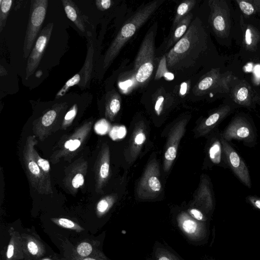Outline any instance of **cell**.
<instances>
[{"mask_svg": "<svg viewBox=\"0 0 260 260\" xmlns=\"http://www.w3.org/2000/svg\"><path fill=\"white\" fill-rule=\"evenodd\" d=\"M93 251L92 245L88 242L80 243L76 248L78 254L82 258L89 257Z\"/></svg>", "mask_w": 260, "mask_h": 260, "instance_id": "obj_39", "label": "cell"}, {"mask_svg": "<svg viewBox=\"0 0 260 260\" xmlns=\"http://www.w3.org/2000/svg\"><path fill=\"white\" fill-rule=\"evenodd\" d=\"M121 108V97L115 90L109 92L106 95L105 116L110 120H113Z\"/></svg>", "mask_w": 260, "mask_h": 260, "instance_id": "obj_28", "label": "cell"}, {"mask_svg": "<svg viewBox=\"0 0 260 260\" xmlns=\"http://www.w3.org/2000/svg\"><path fill=\"white\" fill-rule=\"evenodd\" d=\"M58 110L57 107L48 111L34 123V132L40 140L43 141L51 131L58 115Z\"/></svg>", "mask_w": 260, "mask_h": 260, "instance_id": "obj_17", "label": "cell"}, {"mask_svg": "<svg viewBox=\"0 0 260 260\" xmlns=\"http://www.w3.org/2000/svg\"><path fill=\"white\" fill-rule=\"evenodd\" d=\"M47 0L31 1L30 14L23 44V56H29L46 17Z\"/></svg>", "mask_w": 260, "mask_h": 260, "instance_id": "obj_5", "label": "cell"}, {"mask_svg": "<svg viewBox=\"0 0 260 260\" xmlns=\"http://www.w3.org/2000/svg\"><path fill=\"white\" fill-rule=\"evenodd\" d=\"M163 2V0H155L147 3L139 9L125 22L105 53L103 64L104 69L110 66L122 48Z\"/></svg>", "mask_w": 260, "mask_h": 260, "instance_id": "obj_2", "label": "cell"}, {"mask_svg": "<svg viewBox=\"0 0 260 260\" xmlns=\"http://www.w3.org/2000/svg\"><path fill=\"white\" fill-rule=\"evenodd\" d=\"M81 81V77L80 74H76L68 80L62 88L57 92L56 98L63 96L69 89L74 85H79Z\"/></svg>", "mask_w": 260, "mask_h": 260, "instance_id": "obj_37", "label": "cell"}, {"mask_svg": "<svg viewBox=\"0 0 260 260\" xmlns=\"http://www.w3.org/2000/svg\"><path fill=\"white\" fill-rule=\"evenodd\" d=\"M221 136L228 142L235 140L249 147H253L256 141L254 128L246 118L242 116L233 118L221 133Z\"/></svg>", "mask_w": 260, "mask_h": 260, "instance_id": "obj_6", "label": "cell"}, {"mask_svg": "<svg viewBox=\"0 0 260 260\" xmlns=\"http://www.w3.org/2000/svg\"><path fill=\"white\" fill-rule=\"evenodd\" d=\"M157 260H179L169 251H164L158 254Z\"/></svg>", "mask_w": 260, "mask_h": 260, "instance_id": "obj_46", "label": "cell"}, {"mask_svg": "<svg viewBox=\"0 0 260 260\" xmlns=\"http://www.w3.org/2000/svg\"><path fill=\"white\" fill-rule=\"evenodd\" d=\"M77 111L78 106L76 104H74L66 113L63 118L61 126L63 129H66L72 124L77 115Z\"/></svg>", "mask_w": 260, "mask_h": 260, "instance_id": "obj_38", "label": "cell"}, {"mask_svg": "<svg viewBox=\"0 0 260 260\" xmlns=\"http://www.w3.org/2000/svg\"><path fill=\"white\" fill-rule=\"evenodd\" d=\"M188 119H182L178 121L171 129L166 146L164 157L163 169L169 171L175 160L178 147L184 135Z\"/></svg>", "mask_w": 260, "mask_h": 260, "instance_id": "obj_12", "label": "cell"}, {"mask_svg": "<svg viewBox=\"0 0 260 260\" xmlns=\"http://www.w3.org/2000/svg\"><path fill=\"white\" fill-rule=\"evenodd\" d=\"M40 73H42V72H41V71H39L37 72V73L36 74V75H37L38 74H39V77H40V76H41V75H42V74H40Z\"/></svg>", "mask_w": 260, "mask_h": 260, "instance_id": "obj_49", "label": "cell"}, {"mask_svg": "<svg viewBox=\"0 0 260 260\" xmlns=\"http://www.w3.org/2000/svg\"><path fill=\"white\" fill-rule=\"evenodd\" d=\"M33 153L36 161L41 170L42 173L45 177L48 183L51 186L50 179V166L48 160L41 157L36 150L34 149Z\"/></svg>", "mask_w": 260, "mask_h": 260, "instance_id": "obj_33", "label": "cell"}, {"mask_svg": "<svg viewBox=\"0 0 260 260\" xmlns=\"http://www.w3.org/2000/svg\"><path fill=\"white\" fill-rule=\"evenodd\" d=\"M221 140L228 167L243 184L250 189L252 183L249 169L246 164L228 142L222 137Z\"/></svg>", "mask_w": 260, "mask_h": 260, "instance_id": "obj_10", "label": "cell"}, {"mask_svg": "<svg viewBox=\"0 0 260 260\" xmlns=\"http://www.w3.org/2000/svg\"><path fill=\"white\" fill-rule=\"evenodd\" d=\"M109 127V123L104 119H101L97 122L94 126L96 132L101 135L106 134L107 132Z\"/></svg>", "mask_w": 260, "mask_h": 260, "instance_id": "obj_41", "label": "cell"}, {"mask_svg": "<svg viewBox=\"0 0 260 260\" xmlns=\"http://www.w3.org/2000/svg\"><path fill=\"white\" fill-rule=\"evenodd\" d=\"M112 1L111 0H96L95 5L98 9L100 11H105L110 8Z\"/></svg>", "mask_w": 260, "mask_h": 260, "instance_id": "obj_43", "label": "cell"}, {"mask_svg": "<svg viewBox=\"0 0 260 260\" xmlns=\"http://www.w3.org/2000/svg\"><path fill=\"white\" fill-rule=\"evenodd\" d=\"M80 260H108L105 257H103V258H101L100 257H98L96 256H93V257H87L85 258H82L81 259L79 258Z\"/></svg>", "mask_w": 260, "mask_h": 260, "instance_id": "obj_48", "label": "cell"}, {"mask_svg": "<svg viewBox=\"0 0 260 260\" xmlns=\"http://www.w3.org/2000/svg\"><path fill=\"white\" fill-rule=\"evenodd\" d=\"M93 45L92 42L88 45L87 53L85 63L80 71L81 72V81L79 85L81 87L86 85L90 79L92 70Z\"/></svg>", "mask_w": 260, "mask_h": 260, "instance_id": "obj_29", "label": "cell"}, {"mask_svg": "<svg viewBox=\"0 0 260 260\" xmlns=\"http://www.w3.org/2000/svg\"><path fill=\"white\" fill-rule=\"evenodd\" d=\"M154 23L145 36L134 62L135 82L143 85L151 77L154 69V42L157 30Z\"/></svg>", "mask_w": 260, "mask_h": 260, "instance_id": "obj_3", "label": "cell"}, {"mask_svg": "<svg viewBox=\"0 0 260 260\" xmlns=\"http://www.w3.org/2000/svg\"><path fill=\"white\" fill-rule=\"evenodd\" d=\"M21 237L24 252L37 258L43 255L45 252V247L39 240L27 234H22Z\"/></svg>", "mask_w": 260, "mask_h": 260, "instance_id": "obj_24", "label": "cell"}, {"mask_svg": "<svg viewBox=\"0 0 260 260\" xmlns=\"http://www.w3.org/2000/svg\"><path fill=\"white\" fill-rule=\"evenodd\" d=\"M116 199V196L112 194L106 196L100 200L96 207L97 215L101 216L106 213L113 206Z\"/></svg>", "mask_w": 260, "mask_h": 260, "instance_id": "obj_32", "label": "cell"}, {"mask_svg": "<svg viewBox=\"0 0 260 260\" xmlns=\"http://www.w3.org/2000/svg\"><path fill=\"white\" fill-rule=\"evenodd\" d=\"M53 25V23H49L39 33L35 44L28 58L26 68V79H27L34 74L38 67L49 42Z\"/></svg>", "mask_w": 260, "mask_h": 260, "instance_id": "obj_11", "label": "cell"}, {"mask_svg": "<svg viewBox=\"0 0 260 260\" xmlns=\"http://www.w3.org/2000/svg\"><path fill=\"white\" fill-rule=\"evenodd\" d=\"M161 190L159 168L156 160H151L140 179L137 187V194L143 199L155 198Z\"/></svg>", "mask_w": 260, "mask_h": 260, "instance_id": "obj_9", "label": "cell"}, {"mask_svg": "<svg viewBox=\"0 0 260 260\" xmlns=\"http://www.w3.org/2000/svg\"><path fill=\"white\" fill-rule=\"evenodd\" d=\"M197 197V201L207 213L211 211L214 206V200L210 182L204 177L201 181Z\"/></svg>", "mask_w": 260, "mask_h": 260, "instance_id": "obj_22", "label": "cell"}, {"mask_svg": "<svg viewBox=\"0 0 260 260\" xmlns=\"http://www.w3.org/2000/svg\"><path fill=\"white\" fill-rule=\"evenodd\" d=\"M92 125L91 121H88L78 128L64 142L63 148L54 155L52 161H57L59 158L77 151L88 137Z\"/></svg>", "mask_w": 260, "mask_h": 260, "instance_id": "obj_13", "label": "cell"}, {"mask_svg": "<svg viewBox=\"0 0 260 260\" xmlns=\"http://www.w3.org/2000/svg\"><path fill=\"white\" fill-rule=\"evenodd\" d=\"M51 220L56 224L63 228L75 230L80 232L84 229L74 221L66 218H53Z\"/></svg>", "mask_w": 260, "mask_h": 260, "instance_id": "obj_36", "label": "cell"}, {"mask_svg": "<svg viewBox=\"0 0 260 260\" xmlns=\"http://www.w3.org/2000/svg\"><path fill=\"white\" fill-rule=\"evenodd\" d=\"M189 212L191 216L197 220L205 221L206 220L203 213L199 209L192 208L190 209Z\"/></svg>", "mask_w": 260, "mask_h": 260, "instance_id": "obj_44", "label": "cell"}, {"mask_svg": "<svg viewBox=\"0 0 260 260\" xmlns=\"http://www.w3.org/2000/svg\"><path fill=\"white\" fill-rule=\"evenodd\" d=\"M37 143L35 135L27 137L23 150V159L26 173L32 187L39 193L52 194V186L47 182L33 153L34 147Z\"/></svg>", "mask_w": 260, "mask_h": 260, "instance_id": "obj_4", "label": "cell"}, {"mask_svg": "<svg viewBox=\"0 0 260 260\" xmlns=\"http://www.w3.org/2000/svg\"><path fill=\"white\" fill-rule=\"evenodd\" d=\"M95 189L100 192L108 180L110 173V149L104 144L98 155L95 166Z\"/></svg>", "mask_w": 260, "mask_h": 260, "instance_id": "obj_14", "label": "cell"}, {"mask_svg": "<svg viewBox=\"0 0 260 260\" xmlns=\"http://www.w3.org/2000/svg\"><path fill=\"white\" fill-rule=\"evenodd\" d=\"M209 21L215 34L219 37L229 36L231 28L230 10L224 0H210Z\"/></svg>", "mask_w": 260, "mask_h": 260, "instance_id": "obj_8", "label": "cell"}, {"mask_svg": "<svg viewBox=\"0 0 260 260\" xmlns=\"http://www.w3.org/2000/svg\"><path fill=\"white\" fill-rule=\"evenodd\" d=\"M221 133L218 132L212 137L208 147V158L212 165L227 168L223 144Z\"/></svg>", "mask_w": 260, "mask_h": 260, "instance_id": "obj_19", "label": "cell"}, {"mask_svg": "<svg viewBox=\"0 0 260 260\" xmlns=\"http://www.w3.org/2000/svg\"><path fill=\"white\" fill-rule=\"evenodd\" d=\"M192 17V14L189 13L173 28V31L167 44V49H168V48L172 46H174L184 36L191 22Z\"/></svg>", "mask_w": 260, "mask_h": 260, "instance_id": "obj_27", "label": "cell"}, {"mask_svg": "<svg viewBox=\"0 0 260 260\" xmlns=\"http://www.w3.org/2000/svg\"><path fill=\"white\" fill-rule=\"evenodd\" d=\"M164 97L162 95H159L157 97L155 103V111L157 115H159L163 109Z\"/></svg>", "mask_w": 260, "mask_h": 260, "instance_id": "obj_45", "label": "cell"}, {"mask_svg": "<svg viewBox=\"0 0 260 260\" xmlns=\"http://www.w3.org/2000/svg\"><path fill=\"white\" fill-rule=\"evenodd\" d=\"M240 25L243 34V45L245 49L254 51L260 40V34L253 25L245 23L241 17Z\"/></svg>", "mask_w": 260, "mask_h": 260, "instance_id": "obj_23", "label": "cell"}, {"mask_svg": "<svg viewBox=\"0 0 260 260\" xmlns=\"http://www.w3.org/2000/svg\"><path fill=\"white\" fill-rule=\"evenodd\" d=\"M145 125L143 121L138 122L134 129L124 155L126 161L133 164L136 159L146 139Z\"/></svg>", "mask_w": 260, "mask_h": 260, "instance_id": "obj_15", "label": "cell"}, {"mask_svg": "<svg viewBox=\"0 0 260 260\" xmlns=\"http://www.w3.org/2000/svg\"><path fill=\"white\" fill-rule=\"evenodd\" d=\"M61 3L68 18L82 32H85V26L78 7L71 0H62Z\"/></svg>", "mask_w": 260, "mask_h": 260, "instance_id": "obj_26", "label": "cell"}, {"mask_svg": "<svg viewBox=\"0 0 260 260\" xmlns=\"http://www.w3.org/2000/svg\"><path fill=\"white\" fill-rule=\"evenodd\" d=\"M246 200L253 208L260 210V197L249 195L246 197Z\"/></svg>", "mask_w": 260, "mask_h": 260, "instance_id": "obj_42", "label": "cell"}, {"mask_svg": "<svg viewBox=\"0 0 260 260\" xmlns=\"http://www.w3.org/2000/svg\"><path fill=\"white\" fill-rule=\"evenodd\" d=\"M231 111V107L228 105L218 108L200 123L197 128L196 135L199 137L209 134L230 114Z\"/></svg>", "mask_w": 260, "mask_h": 260, "instance_id": "obj_16", "label": "cell"}, {"mask_svg": "<svg viewBox=\"0 0 260 260\" xmlns=\"http://www.w3.org/2000/svg\"><path fill=\"white\" fill-rule=\"evenodd\" d=\"M196 1L187 0L182 2L178 7L176 13L173 23V28L184 17L187 15L190 10L194 7Z\"/></svg>", "mask_w": 260, "mask_h": 260, "instance_id": "obj_31", "label": "cell"}, {"mask_svg": "<svg viewBox=\"0 0 260 260\" xmlns=\"http://www.w3.org/2000/svg\"><path fill=\"white\" fill-rule=\"evenodd\" d=\"M233 76L226 72L222 74L219 68L212 69L196 84L193 92L196 95L201 96L209 91L229 92Z\"/></svg>", "mask_w": 260, "mask_h": 260, "instance_id": "obj_7", "label": "cell"}, {"mask_svg": "<svg viewBox=\"0 0 260 260\" xmlns=\"http://www.w3.org/2000/svg\"><path fill=\"white\" fill-rule=\"evenodd\" d=\"M179 222L182 230L190 237L200 236L205 233V227L202 223L198 222L188 216L186 214H183L179 217Z\"/></svg>", "mask_w": 260, "mask_h": 260, "instance_id": "obj_25", "label": "cell"}, {"mask_svg": "<svg viewBox=\"0 0 260 260\" xmlns=\"http://www.w3.org/2000/svg\"><path fill=\"white\" fill-rule=\"evenodd\" d=\"M126 129L123 126H115L111 130L109 135L114 140L121 139L126 135Z\"/></svg>", "mask_w": 260, "mask_h": 260, "instance_id": "obj_40", "label": "cell"}, {"mask_svg": "<svg viewBox=\"0 0 260 260\" xmlns=\"http://www.w3.org/2000/svg\"><path fill=\"white\" fill-rule=\"evenodd\" d=\"M87 163L81 161L74 165L66 176L65 185L70 191L74 193L84 183V176L87 171Z\"/></svg>", "mask_w": 260, "mask_h": 260, "instance_id": "obj_18", "label": "cell"}, {"mask_svg": "<svg viewBox=\"0 0 260 260\" xmlns=\"http://www.w3.org/2000/svg\"><path fill=\"white\" fill-rule=\"evenodd\" d=\"M232 98L238 105L249 107L252 104L253 92L250 85L241 81L235 86L232 91Z\"/></svg>", "mask_w": 260, "mask_h": 260, "instance_id": "obj_20", "label": "cell"}, {"mask_svg": "<svg viewBox=\"0 0 260 260\" xmlns=\"http://www.w3.org/2000/svg\"><path fill=\"white\" fill-rule=\"evenodd\" d=\"M10 240L7 247L6 260H19L23 258V247L21 236L13 228L9 230Z\"/></svg>", "mask_w": 260, "mask_h": 260, "instance_id": "obj_21", "label": "cell"}, {"mask_svg": "<svg viewBox=\"0 0 260 260\" xmlns=\"http://www.w3.org/2000/svg\"><path fill=\"white\" fill-rule=\"evenodd\" d=\"M167 67L166 55H165L161 58L159 61L155 76V80H158L161 77H164L168 81H171L174 79V74L169 71Z\"/></svg>", "mask_w": 260, "mask_h": 260, "instance_id": "obj_34", "label": "cell"}, {"mask_svg": "<svg viewBox=\"0 0 260 260\" xmlns=\"http://www.w3.org/2000/svg\"><path fill=\"white\" fill-rule=\"evenodd\" d=\"M188 83L183 82L180 85V93L181 95H184L187 90Z\"/></svg>", "mask_w": 260, "mask_h": 260, "instance_id": "obj_47", "label": "cell"}, {"mask_svg": "<svg viewBox=\"0 0 260 260\" xmlns=\"http://www.w3.org/2000/svg\"><path fill=\"white\" fill-rule=\"evenodd\" d=\"M241 12L246 16L260 12V0H236Z\"/></svg>", "mask_w": 260, "mask_h": 260, "instance_id": "obj_30", "label": "cell"}, {"mask_svg": "<svg viewBox=\"0 0 260 260\" xmlns=\"http://www.w3.org/2000/svg\"><path fill=\"white\" fill-rule=\"evenodd\" d=\"M207 35L201 20L196 17L184 36L166 55L169 69H181L195 61L206 49Z\"/></svg>", "mask_w": 260, "mask_h": 260, "instance_id": "obj_1", "label": "cell"}, {"mask_svg": "<svg viewBox=\"0 0 260 260\" xmlns=\"http://www.w3.org/2000/svg\"><path fill=\"white\" fill-rule=\"evenodd\" d=\"M12 3V0H0V32L5 26Z\"/></svg>", "mask_w": 260, "mask_h": 260, "instance_id": "obj_35", "label": "cell"}]
</instances>
